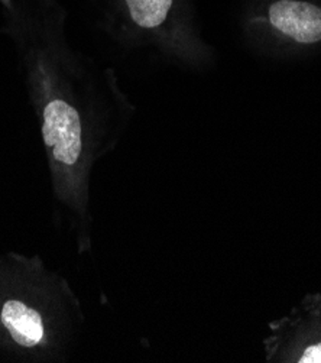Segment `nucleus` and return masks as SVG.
<instances>
[{
    "label": "nucleus",
    "mask_w": 321,
    "mask_h": 363,
    "mask_svg": "<svg viewBox=\"0 0 321 363\" xmlns=\"http://www.w3.org/2000/svg\"><path fill=\"white\" fill-rule=\"evenodd\" d=\"M2 323L19 346L33 347L44 337L41 315L21 301H8L4 306Z\"/></svg>",
    "instance_id": "obj_3"
},
{
    "label": "nucleus",
    "mask_w": 321,
    "mask_h": 363,
    "mask_svg": "<svg viewBox=\"0 0 321 363\" xmlns=\"http://www.w3.org/2000/svg\"><path fill=\"white\" fill-rule=\"evenodd\" d=\"M266 25L285 45L321 43V8L305 0H274L266 12Z\"/></svg>",
    "instance_id": "obj_1"
},
{
    "label": "nucleus",
    "mask_w": 321,
    "mask_h": 363,
    "mask_svg": "<svg viewBox=\"0 0 321 363\" xmlns=\"http://www.w3.org/2000/svg\"><path fill=\"white\" fill-rule=\"evenodd\" d=\"M44 140L57 161L73 165L81 154V122L73 106L62 100L48 103L44 111Z\"/></svg>",
    "instance_id": "obj_2"
},
{
    "label": "nucleus",
    "mask_w": 321,
    "mask_h": 363,
    "mask_svg": "<svg viewBox=\"0 0 321 363\" xmlns=\"http://www.w3.org/2000/svg\"><path fill=\"white\" fill-rule=\"evenodd\" d=\"M133 22L140 28H157L168 16L172 0H126Z\"/></svg>",
    "instance_id": "obj_4"
}]
</instances>
